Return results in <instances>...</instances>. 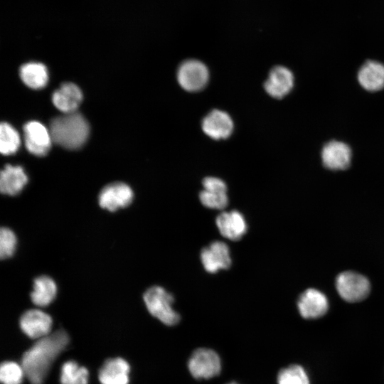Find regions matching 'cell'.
Instances as JSON below:
<instances>
[{"label":"cell","mask_w":384,"mask_h":384,"mask_svg":"<svg viewBox=\"0 0 384 384\" xmlns=\"http://www.w3.org/2000/svg\"><path fill=\"white\" fill-rule=\"evenodd\" d=\"M69 336L64 330H58L38 339L21 358L25 376L31 384H42L50 366L66 348Z\"/></svg>","instance_id":"cell-1"},{"label":"cell","mask_w":384,"mask_h":384,"mask_svg":"<svg viewBox=\"0 0 384 384\" xmlns=\"http://www.w3.org/2000/svg\"><path fill=\"white\" fill-rule=\"evenodd\" d=\"M49 131L55 144L65 149H75L86 142L90 127L85 117L75 112L53 119Z\"/></svg>","instance_id":"cell-2"},{"label":"cell","mask_w":384,"mask_h":384,"mask_svg":"<svg viewBox=\"0 0 384 384\" xmlns=\"http://www.w3.org/2000/svg\"><path fill=\"white\" fill-rule=\"evenodd\" d=\"M144 302L149 312L167 326H174L180 321V315L174 309V297L159 286L149 288L144 294Z\"/></svg>","instance_id":"cell-3"},{"label":"cell","mask_w":384,"mask_h":384,"mask_svg":"<svg viewBox=\"0 0 384 384\" xmlns=\"http://www.w3.org/2000/svg\"><path fill=\"white\" fill-rule=\"evenodd\" d=\"M336 285L339 295L348 302L363 300L370 290L368 279L365 276L351 271L339 274L336 278Z\"/></svg>","instance_id":"cell-4"},{"label":"cell","mask_w":384,"mask_h":384,"mask_svg":"<svg viewBox=\"0 0 384 384\" xmlns=\"http://www.w3.org/2000/svg\"><path fill=\"white\" fill-rule=\"evenodd\" d=\"M188 370L196 379H209L221 370L219 356L212 349L201 348L193 351L188 363Z\"/></svg>","instance_id":"cell-5"},{"label":"cell","mask_w":384,"mask_h":384,"mask_svg":"<svg viewBox=\"0 0 384 384\" xmlns=\"http://www.w3.org/2000/svg\"><path fill=\"white\" fill-rule=\"evenodd\" d=\"M209 78L207 67L198 60H187L178 68L177 80L184 90L198 91L206 85Z\"/></svg>","instance_id":"cell-6"},{"label":"cell","mask_w":384,"mask_h":384,"mask_svg":"<svg viewBox=\"0 0 384 384\" xmlns=\"http://www.w3.org/2000/svg\"><path fill=\"white\" fill-rule=\"evenodd\" d=\"M134 198L132 188L122 182H113L105 186L100 192L98 203L102 208L110 212L129 206Z\"/></svg>","instance_id":"cell-7"},{"label":"cell","mask_w":384,"mask_h":384,"mask_svg":"<svg viewBox=\"0 0 384 384\" xmlns=\"http://www.w3.org/2000/svg\"><path fill=\"white\" fill-rule=\"evenodd\" d=\"M23 131L28 151L38 156L46 155L53 141L49 129L39 122L31 121L24 125Z\"/></svg>","instance_id":"cell-8"},{"label":"cell","mask_w":384,"mask_h":384,"mask_svg":"<svg viewBox=\"0 0 384 384\" xmlns=\"http://www.w3.org/2000/svg\"><path fill=\"white\" fill-rule=\"evenodd\" d=\"M52 324L50 315L39 309L26 311L19 320L22 331L33 339H40L50 334Z\"/></svg>","instance_id":"cell-9"},{"label":"cell","mask_w":384,"mask_h":384,"mask_svg":"<svg viewBox=\"0 0 384 384\" xmlns=\"http://www.w3.org/2000/svg\"><path fill=\"white\" fill-rule=\"evenodd\" d=\"M230 249L221 241H214L201 252V260L204 269L209 273L227 270L231 266Z\"/></svg>","instance_id":"cell-10"},{"label":"cell","mask_w":384,"mask_h":384,"mask_svg":"<svg viewBox=\"0 0 384 384\" xmlns=\"http://www.w3.org/2000/svg\"><path fill=\"white\" fill-rule=\"evenodd\" d=\"M202 184L199 199L205 207L222 210L228 206L227 186L222 179L209 176L203 180Z\"/></svg>","instance_id":"cell-11"},{"label":"cell","mask_w":384,"mask_h":384,"mask_svg":"<svg viewBox=\"0 0 384 384\" xmlns=\"http://www.w3.org/2000/svg\"><path fill=\"white\" fill-rule=\"evenodd\" d=\"M323 165L331 170L347 169L351 161L350 146L340 141L332 140L324 144L321 153Z\"/></svg>","instance_id":"cell-12"},{"label":"cell","mask_w":384,"mask_h":384,"mask_svg":"<svg viewBox=\"0 0 384 384\" xmlns=\"http://www.w3.org/2000/svg\"><path fill=\"white\" fill-rule=\"evenodd\" d=\"M294 82V75L289 69L277 65L270 70L264 87L271 97L281 99L290 92Z\"/></svg>","instance_id":"cell-13"},{"label":"cell","mask_w":384,"mask_h":384,"mask_svg":"<svg viewBox=\"0 0 384 384\" xmlns=\"http://www.w3.org/2000/svg\"><path fill=\"white\" fill-rule=\"evenodd\" d=\"M297 306L304 319H316L326 313L329 303L322 292L315 289H308L300 295Z\"/></svg>","instance_id":"cell-14"},{"label":"cell","mask_w":384,"mask_h":384,"mask_svg":"<svg viewBox=\"0 0 384 384\" xmlns=\"http://www.w3.org/2000/svg\"><path fill=\"white\" fill-rule=\"evenodd\" d=\"M202 129L212 139H226L232 134L233 122L227 112L214 110L203 118Z\"/></svg>","instance_id":"cell-15"},{"label":"cell","mask_w":384,"mask_h":384,"mask_svg":"<svg viewBox=\"0 0 384 384\" xmlns=\"http://www.w3.org/2000/svg\"><path fill=\"white\" fill-rule=\"evenodd\" d=\"M215 222L220 234L230 240H239L247 232V225L244 215L235 210L221 213Z\"/></svg>","instance_id":"cell-16"},{"label":"cell","mask_w":384,"mask_h":384,"mask_svg":"<svg viewBox=\"0 0 384 384\" xmlns=\"http://www.w3.org/2000/svg\"><path fill=\"white\" fill-rule=\"evenodd\" d=\"M82 100L81 90L72 82L63 83L52 95L55 107L65 114L75 112Z\"/></svg>","instance_id":"cell-17"},{"label":"cell","mask_w":384,"mask_h":384,"mask_svg":"<svg viewBox=\"0 0 384 384\" xmlns=\"http://www.w3.org/2000/svg\"><path fill=\"white\" fill-rule=\"evenodd\" d=\"M130 367L122 358L107 359L99 370L101 384H128Z\"/></svg>","instance_id":"cell-18"},{"label":"cell","mask_w":384,"mask_h":384,"mask_svg":"<svg viewBox=\"0 0 384 384\" xmlns=\"http://www.w3.org/2000/svg\"><path fill=\"white\" fill-rule=\"evenodd\" d=\"M358 80L368 91L382 90L384 88V65L375 60H367L358 70Z\"/></svg>","instance_id":"cell-19"},{"label":"cell","mask_w":384,"mask_h":384,"mask_svg":"<svg viewBox=\"0 0 384 384\" xmlns=\"http://www.w3.org/2000/svg\"><path fill=\"white\" fill-rule=\"evenodd\" d=\"M28 183V176L20 166L7 164L1 172L0 191L1 193L16 196Z\"/></svg>","instance_id":"cell-20"},{"label":"cell","mask_w":384,"mask_h":384,"mask_svg":"<svg viewBox=\"0 0 384 384\" xmlns=\"http://www.w3.org/2000/svg\"><path fill=\"white\" fill-rule=\"evenodd\" d=\"M56 294V284L50 277L41 275L34 279L31 299L36 306H48L54 300Z\"/></svg>","instance_id":"cell-21"},{"label":"cell","mask_w":384,"mask_h":384,"mask_svg":"<svg viewBox=\"0 0 384 384\" xmlns=\"http://www.w3.org/2000/svg\"><path fill=\"white\" fill-rule=\"evenodd\" d=\"M20 77L22 81L32 89L44 87L48 80L47 68L40 63H28L20 68Z\"/></svg>","instance_id":"cell-22"},{"label":"cell","mask_w":384,"mask_h":384,"mask_svg":"<svg viewBox=\"0 0 384 384\" xmlns=\"http://www.w3.org/2000/svg\"><path fill=\"white\" fill-rule=\"evenodd\" d=\"M89 372L75 361L65 362L60 369L61 384H87Z\"/></svg>","instance_id":"cell-23"},{"label":"cell","mask_w":384,"mask_h":384,"mask_svg":"<svg viewBox=\"0 0 384 384\" xmlns=\"http://www.w3.org/2000/svg\"><path fill=\"white\" fill-rule=\"evenodd\" d=\"M20 146L18 132L9 123L2 122L0 126V151L2 154H14Z\"/></svg>","instance_id":"cell-24"},{"label":"cell","mask_w":384,"mask_h":384,"mask_svg":"<svg viewBox=\"0 0 384 384\" xmlns=\"http://www.w3.org/2000/svg\"><path fill=\"white\" fill-rule=\"evenodd\" d=\"M277 382L278 384H310L308 375L299 365H292L281 370Z\"/></svg>","instance_id":"cell-25"},{"label":"cell","mask_w":384,"mask_h":384,"mask_svg":"<svg viewBox=\"0 0 384 384\" xmlns=\"http://www.w3.org/2000/svg\"><path fill=\"white\" fill-rule=\"evenodd\" d=\"M25 375L21 365L14 361H4L0 367V380L3 384H21Z\"/></svg>","instance_id":"cell-26"},{"label":"cell","mask_w":384,"mask_h":384,"mask_svg":"<svg viewBox=\"0 0 384 384\" xmlns=\"http://www.w3.org/2000/svg\"><path fill=\"white\" fill-rule=\"evenodd\" d=\"M17 240L11 229L4 227L0 230V257L1 260L11 257L16 250Z\"/></svg>","instance_id":"cell-27"},{"label":"cell","mask_w":384,"mask_h":384,"mask_svg":"<svg viewBox=\"0 0 384 384\" xmlns=\"http://www.w3.org/2000/svg\"><path fill=\"white\" fill-rule=\"evenodd\" d=\"M228 384H238L236 383H228Z\"/></svg>","instance_id":"cell-28"}]
</instances>
